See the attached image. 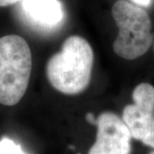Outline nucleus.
I'll return each instance as SVG.
<instances>
[{"instance_id": "obj_12", "label": "nucleus", "mask_w": 154, "mask_h": 154, "mask_svg": "<svg viewBox=\"0 0 154 154\" xmlns=\"http://www.w3.org/2000/svg\"><path fill=\"white\" fill-rule=\"evenodd\" d=\"M153 51H154V40H153Z\"/></svg>"}, {"instance_id": "obj_10", "label": "nucleus", "mask_w": 154, "mask_h": 154, "mask_svg": "<svg viewBox=\"0 0 154 154\" xmlns=\"http://www.w3.org/2000/svg\"><path fill=\"white\" fill-rule=\"evenodd\" d=\"M135 4L141 6H148L151 0H133Z\"/></svg>"}, {"instance_id": "obj_11", "label": "nucleus", "mask_w": 154, "mask_h": 154, "mask_svg": "<svg viewBox=\"0 0 154 154\" xmlns=\"http://www.w3.org/2000/svg\"><path fill=\"white\" fill-rule=\"evenodd\" d=\"M149 154H154V151H152V152H151Z\"/></svg>"}, {"instance_id": "obj_3", "label": "nucleus", "mask_w": 154, "mask_h": 154, "mask_svg": "<svg viewBox=\"0 0 154 154\" xmlns=\"http://www.w3.org/2000/svg\"><path fill=\"white\" fill-rule=\"evenodd\" d=\"M111 13L118 28V34L113 43L116 54L127 60L143 56L154 40L147 12L125 0H117L112 6Z\"/></svg>"}, {"instance_id": "obj_9", "label": "nucleus", "mask_w": 154, "mask_h": 154, "mask_svg": "<svg viewBox=\"0 0 154 154\" xmlns=\"http://www.w3.org/2000/svg\"><path fill=\"white\" fill-rule=\"evenodd\" d=\"M86 119L88 122H90L91 124H94L96 125L97 124V119H95L94 116L93 115V113H88L86 116Z\"/></svg>"}, {"instance_id": "obj_8", "label": "nucleus", "mask_w": 154, "mask_h": 154, "mask_svg": "<svg viewBox=\"0 0 154 154\" xmlns=\"http://www.w3.org/2000/svg\"><path fill=\"white\" fill-rule=\"evenodd\" d=\"M19 1H21V0H0V7L11 5L17 4Z\"/></svg>"}, {"instance_id": "obj_7", "label": "nucleus", "mask_w": 154, "mask_h": 154, "mask_svg": "<svg viewBox=\"0 0 154 154\" xmlns=\"http://www.w3.org/2000/svg\"><path fill=\"white\" fill-rule=\"evenodd\" d=\"M0 154H26L22 152L19 145L9 138H3L0 140Z\"/></svg>"}, {"instance_id": "obj_5", "label": "nucleus", "mask_w": 154, "mask_h": 154, "mask_svg": "<svg viewBox=\"0 0 154 154\" xmlns=\"http://www.w3.org/2000/svg\"><path fill=\"white\" fill-rule=\"evenodd\" d=\"M122 110V120L132 138L154 149V99L134 97Z\"/></svg>"}, {"instance_id": "obj_2", "label": "nucleus", "mask_w": 154, "mask_h": 154, "mask_svg": "<svg viewBox=\"0 0 154 154\" xmlns=\"http://www.w3.org/2000/svg\"><path fill=\"white\" fill-rule=\"evenodd\" d=\"M32 53L27 41L16 34L0 38V104L17 105L28 87Z\"/></svg>"}, {"instance_id": "obj_6", "label": "nucleus", "mask_w": 154, "mask_h": 154, "mask_svg": "<svg viewBox=\"0 0 154 154\" xmlns=\"http://www.w3.org/2000/svg\"><path fill=\"white\" fill-rule=\"evenodd\" d=\"M22 8L30 19L43 26H55L63 17L57 0H22Z\"/></svg>"}, {"instance_id": "obj_1", "label": "nucleus", "mask_w": 154, "mask_h": 154, "mask_svg": "<svg viewBox=\"0 0 154 154\" xmlns=\"http://www.w3.org/2000/svg\"><path fill=\"white\" fill-rule=\"evenodd\" d=\"M94 51L87 39L73 35L65 39L59 52L46 63L50 84L65 95H76L88 88L94 66Z\"/></svg>"}, {"instance_id": "obj_4", "label": "nucleus", "mask_w": 154, "mask_h": 154, "mask_svg": "<svg viewBox=\"0 0 154 154\" xmlns=\"http://www.w3.org/2000/svg\"><path fill=\"white\" fill-rule=\"evenodd\" d=\"M97 136L88 154H130L132 135L123 120L110 111L97 118Z\"/></svg>"}]
</instances>
